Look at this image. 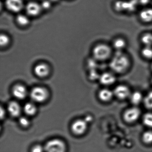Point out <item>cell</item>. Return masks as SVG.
<instances>
[{"instance_id":"6da1fadb","label":"cell","mask_w":152,"mask_h":152,"mask_svg":"<svg viewBox=\"0 0 152 152\" xmlns=\"http://www.w3.org/2000/svg\"><path fill=\"white\" fill-rule=\"evenodd\" d=\"M129 60L121 51H117L110 63L111 69L116 73L124 72L129 68Z\"/></svg>"},{"instance_id":"7a4b0ae2","label":"cell","mask_w":152,"mask_h":152,"mask_svg":"<svg viewBox=\"0 0 152 152\" xmlns=\"http://www.w3.org/2000/svg\"><path fill=\"white\" fill-rule=\"evenodd\" d=\"M45 152H66V146L64 141L58 139L50 140L44 146Z\"/></svg>"},{"instance_id":"3957f363","label":"cell","mask_w":152,"mask_h":152,"mask_svg":"<svg viewBox=\"0 0 152 152\" xmlns=\"http://www.w3.org/2000/svg\"><path fill=\"white\" fill-rule=\"evenodd\" d=\"M111 49L105 44H99L94 48L93 50L94 57L99 60L107 59L111 56Z\"/></svg>"},{"instance_id":"277c9868","label":"cell","mask_w":152,"mask_h":152,"mask_svg":"<svg viewBox=\"0 0 152 152\" xmlns=\"http://www.w3.org/2000/svg\"><path fill=\"white\" fill-rule=\"evenodd\" d=\"M30 96L32 100L37 103L44 102L48 96V92L45 88L36 87L34 88L31 93Z\"/></svg>"},{"instance_id":"5b68a950","label":"cell","mask_w":152,"mask_h":152,"mask_svg":"<svg viewBox=\"0 0 152 152\" xmlns=\"http://www.w3.org/2000/svg\"><path fill=\"white\" fill-rule=\"evenodd\" d=\"M140 115V111L137 107H132L126 110L124 114V121L128 123H132L136 121Z\"/></svg>"},{"instance_id":"8992f818","label":"cell","mask_w":152,"mask_h":152,"mask_svg":"<svg viewBox=\"0 0 152 152\" xmlns=\"http://www.w3.org/2000/svg\"><path fill=\"white\" fill-rule=\"evenodd\" d=\"M88 127V123L85 120H76L73 123L72 125V130L74 134L80 135L86 132Z\"/></svg>"},{"instance_id":"52a82bcc","label":"cell","mask_w":152,"mask_h":152,"mask_svg":"<svg viewBox=\"0 0 152 152\" xmlns=\"http://www.w3.org/2000/svg\"><path fill=\"white\" fill-rule=\"evenodd\" d=\"M6 6L10 11L18 13L23 9L24 5L23 0H6Z\"/></svg>"},{"instance_id":"ba28073f","label":"cell","mask_w":152,"mask_h":152,"mask_svg":"<svg viewBox=\"0 0 152 152\" xmlns=\"http://www.w3.org/2000/svg\"><path fill=\"white\" fill-rule=\"evenodd\" d=\"M130 91L129 88L124 85H118L115 87L114 91V95L121 99H125L130 96Z\"/></svg>"},{"instance_id":"9c48e42d","label":"cell","mask_w":152,"mask_h":152,"mask_svg":"<svg viewBox=\"0 0 152 152\" xmlns=\"http://www.w3.org/2000/svg\"><path fill=\"white\" fill-rule=\"evenodd\" d=\"M26 13L31 16H36L41 12V5L35 2H31L28 3L26 7Z\"/></svg>"},{"instance_id":"30bf717a","label":"cell","mask_w":152,"mask_h":152,"mask_svg":"<svg viewBox=\"0 0 152 152\" xmlns=\"http://www.w3.org/2000/svg\"><path fill=\"white\" fill-rule=\"evenodd\" d=\"M12 93L14 96L17 99H23L27 96V89L23 85L18 84L13 87Z\"/></svg>"},{"instance_id":"8fae6325","label":"cell","mask_w":152,"mask_h":152,"mask_svg":"<svg viewBox=\"0 0 152 152\" xmlns=\"http://www.w3.org/2000/svg\"><path fill=\"white\" fill-rule=\"evenodd\" d=\"M35 74L41 78L46 77L50 73V68L45 64H40L35 66L34 69Z\"/></svg>"},{"instance_id":"7c38bea8","label":"cell","mask_w":152,"mask_h":152,"mask_svg":"<svg viewBox=\"0 0 152 152\" xmlns=\"http://www.w3.org/2000/svg\"><path fill=\"white\" fill-rule=\"evenodd\" d=\"M8 110L10 114L16 117L19 116L21 113V107L19 104L16 101H12L9 104Z\"/></svg>"},{"instance_id":"4fadbf2b","label":"cell","mask_w":152,"mask_h":152,"mask_svg":"<svg viewBox=\"0 0 152 152\" xmlns=\"http://www.w3.org/2000/svg\"><path fill=\"white\" fill-rule=\"evenodd\" d=\"M99 80L103 85H111L115 82V77L113 75L110 73H104L99 77Z\"/></svg>"},{"instance_id":"5bb4252c","label":"cell","mask_w":152,"mask_h":152,"mask_svg":"<svg viewBox=\"0 0 152 152\" xmlns=\"http://www.w3.org/2000/svg\"><path fill=\"white\" fill-rule=\"evenodd\" d=\"M113 92L108 89H103L99 91L98 96L101 101L107 102L112 99L113 96Z\"/></svg>"},{"instance_id":"9a60e30c","label":"cell","mask_w":152,"mask_h":152,"mask_svg":"<svg viewBox=\"0 0 152 152\" xmlns=\"http://www.w3.org/2000/svg\"><path fill=\"white\" fill-rule=\"evenodd\" d=\"M140 18L145 23L152 22V9L143 10L140 14Z\"/></svg>"},{"instance_id":"2e32d148","label":"cell","mask_w":152,"mask_h":152,"mask_svg":"<svg viewBox=\"0 0 152 152\" xmlns=\"http://www.w3.org/2000/svg\"><path fill=\"white\" fill-rule=\"evenodd\" d=\"M24 111L27 115L32 116L36 113L37 107L32 103H27L24 107Z\"/></svg>"},{"instance_id":"e0dca14e","label":"cell","mask_w":152,"mask_h":152,"mask_svg":"<svg viewBox=\"0 0 152 152\" xmlns=\"http://www.w3.org/2000/svg\"><path fill=\"white\" fill-rule=\"evenodd\" d=\"M126 46V42L124 39L121 38H118L115 40L113 43V46L117 51H121Z\"/></svg>"},{"instance_id":"ac0fdd59","label":"cell","mask_w":152,"mask_h":152,"mask_svg":"<svg viewBox=\"0 0 152 152\" xmlns=\"http://www.w3.org/2000/svg\"><path fill=\"white\" fill-rule=\"evenodd\" d=\"M143 97L142 94L138 91L132 93L130 96V100L132 103L135 105L139 104L142 100Z\"/></svg>"},{"instance_id":"d6986e66","label":"cell","mask_w":152,"mask_h":152,"mask_svg":"<svg viewBox=\"0 0 152 152\" xmlns=\"http://www.w3.org/2000/svg\"><path fill=\"white\" fill-rule=\"evenodd\" d=\"M141 40L145 47H152V34L147 33L144 34L141 37Z\"/></svg>"},{"instance_id":"ffe728a7","label":"cell","mask_w":152,"mask_h":152,"mask_svg":"<svg viewBox=\"0 0 152 152\" xmlns=\"http://www.w3.org/2000/svg\"><path fill=\"white\" fill-rule=\"evenodd\" d=\"M17 22L19 25L26 26L29 24L30 20L26 16L23 15H19L17 17Z\"/></svg>"},{"instance_id":"44dd1931","label":"cell","mask_w":152,"mask_h":152,"mask_svg":"<svg viewBox=\"0 0 152 152\" xmlns=\"http://www.w3.org/2000/svg\"><path fill=\"white\" fill-rule=\"evenodd\" d=\"M141 54L146 59H152V47H145L142 50Z\"/></svg>"},{"instance_id":"7402d4cb","label":"cell","mask_w":152,"mask_h":152,"mask_svg":"<svg viewBox=\"0 0 152 152\" xmlns=\"http://www.w3.org/2000/svg\"><path fill=\"white\" fill-rule=\"evenodd\" d=\"M143 122L144 124L147 127L152 128V113H147L143 116Z\"/></svg>"},{"instance_id":"603a6c76","label":"cell","mask_w":152,"mask_h":152,"mask_svg":"<svg viewBox=\"0 0 152 152\" xmlns=\"http://www.w3.org/2000/svg\"><path fill=\"white\" fill-rule=\"evenodd\" d=\"M144 104L148 109H152V91H150L144 99Z\"/></svg>"},{"instance_id":"cb8c5ba5","label":"cell","mask_w":152,"mask_h":152,"mask_svg":"<svg viewBox=\"0 0 152 152\" xmlns=\"http://www.w3.org/2000/svg\"><path fill=\"white\" fill-rule=\"evenodd\" d=\"M142 140L145 143L150 144L152 143V131H148L143 133Z\"/></svg>"},{"instance_id":"d4e9b609","label":"cell","mask_w":152,"mask_h":152,"mask_svg":"<svg viewBox=\"0 0 152 152\" xmlns=\"http://www.w3.org/2000/svg\"><path fill=\"white\" fill-rule=\"evenodd\" d=\"M10 39L6 34H1L0 36V44L1 47H5L9 43Z\"/></svg>"},{"instance_id":"484cf974","label":"cell","mask_w":152,"mask_h":152,"mask_svg":"<svg viewBox=\"0 0 152 152\" xmlns=\"http://www.w3.org/2000/svg\"><path fill=\"white\" fill-rule=\"evenodd\" d=\"M19 123L23 127H26L30 124V121L29 119L25 117H22L19 119Z\"/></svg>"},{"instance_id":"4316f807","label":"cell","mask_w":152,"mask_h":152,"mask_svg":"<svg viewBox=\"0 0 152 152\" xmlns=\"http://www.w3.org/2000/svg\"><path fill=\"white\" fill-rule=\"evenodd\" d=\"M31 152H45V148L41 145H35L32 148Z\"/></svg>"},{"instance_id":"83f0119b","label":"cell","mask_w":152,"mask_h":152,"mask_svg":"<svg viewBox=\"0 0 152 152\" xmlns=\"http://www.w3.org/2000/svg\"><path fill=\"white\" fill-rule=\"evenodd\" d=\"M42 8L44 10H48L50 8L51 6V2L50 0H45L41 4Z\"/></svg>"},{"instance_id":"f1b7e54d","label":"cell","mask_w":152,"mask_h":152,"mask_svg":"<svg viewBox=\"0 0 152 152\" xmlns=\"http://www.w3.org/2000/svg\"><path fill=\"white\" fill-rule=\"evenodd\" d=\"M135 1L137 3H139L141 5H145L148 3L149 0H135Z\"/></svg>"},{"instance_id":"f546056e","label":"cell","mask_w":152,"mask_h":152,"mask_svg":"<svg viewBox=\"0 0 152 152\" xmlns=\"http://www.w3.org/2000/svg\"><path fill=\"white\" fill-rule=\"evenodd\" d=\"M5 115V110H3V108L1 107V119L4 117Z\"/></svg>"},{"instance_id":"4dcf8cb0","label":"cell","mask_w":152,"mask_h":152,"mask_svg":"<svg viewBox=\"0 0 152 152\" xmlns=\"http://www.w3.org/2000/svg\"><path fill=\"white\" fill-rule=\"evenodd\" d=\"M91 119H92V118H91V116H87V117H86V119H84V120H85V121H86L88 123V122L90 121H91Z\"/></svg>"},{"instance_id":"1f68e13d","label":"cell","mask_w":152,"mask_h":152,"mask_svg":"<svg viewBox=\"0 0 152 152\" xmlns=\"http://www.w3.org/2000/svg\"><path fill=\"white\" fill-rule=\"evenodd\" d=\"M51 2H56L58 1V0H50Z\"/></svg>"},{"instance_id":"d6a6232c","label":"cell","mask_w":152,"mask_h":152,"mask_svg":"<svg viewBox=\"0 0 152 152\" xmlns=\"http://www.w3.org/2000/svg\"><path fill=\"white\" fill-rule=\"evenodd\" d=\"M151 68H152V66H151Z\"/></svg>"}]
</instances>
